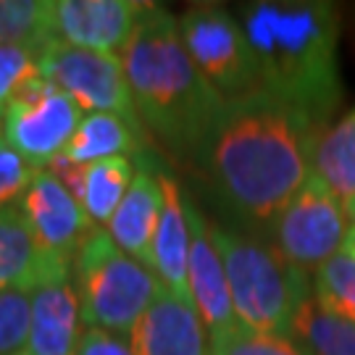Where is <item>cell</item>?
Returning <instances> with one entry per match:
<instances>
[{"label":"cell","mask_w":355,"mask_h":355,"mask_svg":"<svg viewBox=\"0 0 355 355\" xmlns=\"http://www.w3.org/2000/svg\"><path fill=\"white\" fill-rule=\"evenodd\" d=\"M318 132L300 111L261 92L224 108L198 166L216 198L242 224L266 234L271 221L311 177Z\"/></svg>","instance_id":"cell-1"},{"label":"cell","mask_w":355,"mask_h":355,"mask_svg":"<svg viewBox=\"0 0 355 355\" xmlns=\"http://www.w3.org/2000/svg\"><path fill=\"white\" fill-rule=\"evenodd\" d=\"M237 19L255 53L263 92L318 129L329 127L345 98L337 8L324 0H255L240 6Z\"/></svg>","instance_id":"cell-2"},{"label":"cell","mask_w":355,"mask_h":355,"mask_svg":"<svg viewBox=\"0 0 355 355\" xmlns=\"http://www.w3.org/2000/svg\"><path fill=\"white\" fill-rule=\"evenodd\" d=\"M121 64L142 127L179 158L198 164L227 105L192 64L179 37L177 16L158 3H148Z\"/></svg>","instance_id":"cell-3"},{"label":"cell","mask_w":355,"mask_h":355,"mask_svg":"<svg viewBox=\"0 0 355 355\" xmlns=\"http://www.w3.org/2000/svg\"><path fill=\"white\" fill-rule=\"evenodd\" d=\"M211 234L224 261L240 329L292 334L300 305L313 295L311 277L290 266L271 242L255 234L218 224H211Z\"/></svg>","instance_id":"cell-4"},{"label":"cell","mask_w":355,"mask_h":355,"mask_svg":"<svg viewBox=\"0 0 355 355\" xmlns=\"http://www.w3.org/2000/svg\"><path fill=\"white\" fill-rule=\"evenodd\" d=\"M71 279L82 303L85 327L121 337L132 331L164 290L155 271L124 253L103 227L92 229L76 250Z\"/></svg>","instance_id":"cell-5"},{"label":"cell","mask_w":355,"mask_h":355,"mask_svg":"<svg viewBox=\"0 0 355 355\" xmlns=\"http://www.w3.org/2000/svg\"><path fill=\"white\" fill-rule=\"evenodd\" d=\"M179 37L192 64L224 105L263 92L261 69L240 19L218 3H198L177 16Z\"/></svg>","instance_id":"cell-6"},{"label":"cell","mask_w":355,"mask_h":355,"mask_svg":"<svg viewBox=\"0 0 355 355\" xmlns=\"http://www.w3.org/2000/svg\"><path fill=\"white\" fill-rule=\"evenodd\" d=\"M266 234L290 266L313 277L345 248L350 216L329 187L311 171L308 182L282 208Z\"/></svg>","instance_id":"cell-7"},{"label":"cell","mask_w":355,"mask_h":355,"mask_svg":"<svg viewBox=\"0 0 355 355\" xmlns=\"http://www.w3.org/2000/svg\"><path fill=\"white\" fill-rule=\"evenodd\" d=\"M42 76L85 108L87 114H116L142 132L124 64L111 53L74 48L61 40L48 42L37 53Z\"/></svg>","instance_id":"cell-8"},{"label":"cell","mask_w":355,"mask_h":355,"mask_svg":"<svg viewBox=\"0 0 355 355\" xmlns=\"http://www.w3.org/2000/svg\"><path fill=\"white\" fill-rule=\"evenodd\" d=\"M82 121V108L45 76L32 79L3 111V137L21 158L45 168Z\"/></svg>","instance_id":"cell-9"},{"label":"cell","mask_w":355,"mask_h":355,"mask_svg":"<svg viewBox=\"0 0 355 355\" xmlns=\"http://www.w3.org/2000/svg\"><path fill=\"white\" fill-rule=\"evenodd\" d=\"M187 218H190V263H187V282H190V300L198 311L211 337L214 353L224 343H229L237 331L240 321L234 316V305L229 295L227 271L218 255V248L211 234V224L205 221L200 208L187 200Z\"/></svg>","instance_id":"cell-10"},{"label":"cell","mask_w":355,"mask_h":355,"mask_svg":"<svg viewBox=\"0 0 355 355\" xmlns=\"http://www.w3.org/2000/svg\"><path fill=\"white\" fill-rule=\"evenodd\" d=\"M19 205H21V214L40 245L48 253L74 263L76 250L95 229L85 205L79 203L48 168H40L35 174L24 200Z\"/></svg>","instance_id":"cell-11"},{"label":"cell","mask_w":355,"mask_h":355,"mask_svg":"<svg viewBox=\"0 0 355 355\" xmlns=\"http://www.w3.org/2000/svg\"><path fill=\"white\" fill-rule=\"evenodd\" d=\"M145 8L140 0H53V32L66 45L116 55Z\"/></svg>","instance_id":"cell-12"},{"label":"cell","mask_w":355,"mask_h":355,"mask_svg":"<svg viewBox=\"0 0 355 355\" xmlns=\"http://www.w3.org/2000/svg\"><path fill=\"white\" fill-rule=\"evenodd\" d=\"M129 345L135 355H214L195 305L166 287L132 327Z\"/></svg>","instance_id":"cell-13"},{"label":"cell","mask_w":355,"mask_h":355,"mask_svg":"<svg viewBox=\"0 0 355 355\" xmlns=\"http://www.w3.org/2000/svg\"><path fill=\"white\" fill-rule=\"evenodd\" d=\"M66 277H71V263L40 245L21 205L0 211V290L35 292L40 284Z\"/></svg>","instance_id":"cell-14"},{"label":"cell","mask_w":355,"mask_h":355,"mask_svg":"<svg viewBox=\"0 0 355 355\" xmlns=\"http://www.w3.org/2000/svg\"><path fill=\"white\" fill-rule=\"evenodd\" d=\"M82 303L74 279H55L32 292L24 355H74L82 337Z\"/></svg>","instance_id":"cell-15"},{"label":"cell","mask_w":355,"mask_h":355,"mask_svg":"<svg viewBox=\"0 0 355 355\" xmlns=\"http://www.w3.org/2000/svg\"><path fill=\"white\" fill-rule=\"evenodd\" d=\"M161 192H164V205H161L158 227H155V237H153L150 268L171 295L190 300L187 263H190L192 234L190 218H187V198L177 179L164 168H161Z\"/></svg>","instance_id":"cell-16"},{"label":"cell","mask_w":355,"mask_h":355,"mask_svg":"<svg viewBox=\"0 0 355 355\" xmlns=\"http://www.w3.org/2000/svg\"><path fill=\"white\" fill-rule=\"evenodd\" d=\"M164 205L161 192V168H153L142 161L137 166L135 182L129 187L127 198L116 208L114 218L108 221V237L132 258L150 266L153 258V237L158 227V216Z\"/></svg>","instance_id":"cell-17"},{"label":"cell","mask_w":355,"mask_h":355,"mask_svg":"<svg viewBox=\"0 0 355 355\" xmlns=\"http://www.w3.org/2000/svg\"><path fill=\"white\" fill-rule=\"evenodd\" d=\"M311 171L345 205L350 224L355 227V105L318 132Z\"/></svg>","instance_id":"cell-18"},{"label":"cell","mask_w":355,"mask_h":355,"mask_svg":"<svg viewBox=\"0 0 355 355\" xmlns=\"http://www.w3.org/2000/svg\"><path fill=\"white\" fill-rule=\"evenodd\" d=\"M142 132L132 127L116 114H85L79 127H76L74 137L69 140L64 148V158L74 161V164L89 166L105 161V158H116V155H127L129 153L142 150Z\"/></svg>","instance_id":"cell-19"},{"label":"cell","mask_w":355,"mask_h":355,"mask_svg":"<svg viewBox=\"0 0 355 355\" xmlns=\"http://www.w3.org/2000/svg\"><path fill=\"white\" fill-rule=\"evenodd\" d=\"M292 337L311 355H355V321L327 311L313 295L292 321Z\"/></svg>","instance_id":"cell-20"},{"label":"cell","mask_w":355,"mask_h":355,"mask_svg":"<svg viewBox=\"0 0 355 355\" xmlns=\"http://www.w3.org/2000/svg\"><path fill=\"white\" fill-rule=\"evenodd\" d=\"M135 174H137V166L127 155H116V158H105L87 166L82 205L95 227H108L116 208L127 198Z\"/></svg>","instance_id":"cell-21"},{"label":"cell","mask_w":355,"mask_h":355,"mask_svg":"<svg viewBox=\"0 0 355 355\" xmlns=\"http://www.w3.org/2000/svg\"><path fill=\"white\" fill-rule=\"evenodd\" d=\"M53 40V0H0V45L40 53Z\"/></svg>","instance_id":"cell-22"},{"label":"cell","mask_w":355,"mask_h":355,"mask_svg":"<svg viewBox=\"0 0 355 355\" xmlns=\"http://www.w3.org/2000/svg\"><path fill=\"white\" fill-rule=\"evenodd\" d=\"M313 297L327 311L355 321V227L340 253L313 274Z\"/></svg>","instance_id":"cell-23"},{"label":"cell","mask_w":355,"mask_h":355,"mask_svg":"<svg viewBox=\"0 0 355 355\" xmlns=\"http://www.w3.org/2000/svg\"><path fill=\"white\" fill-rule=\"evenodd\" d=\"M32 316V292L0 290V355L24 353Z\"/></svg>","instance_id":"cell-24"},{"label":"cell","mask_w":355,"mask_h":355,"mask_svg":"<svg viewBox=\"0 0 355 355\" xmlns=\"http://www.w3.org/2000/svg\"><path fill=\"white\" fill-rule=\"evenodd\" d=\"M37 51L24 45H0V116L8 108V103L32 82L40 79Z\"/></svg>","instance_id":"cell-25"},{"label":"cell","mask_w":355,"mask_h":355,"mask_svg":"<svg viewBox=\"0 0 355 355\" xmlns=\"http://www.w3.org/2000/svg\"><path fill=\"white\" fill-rule=\"evenodd\" d=\"M40 168L21 158L11 145L0 142V211L19 205Z\"/></svg>","instance_id":"cell-26"},{"label":"cell","mask_w":355,"mask_h":355,"mask_svg":"<svg viewBox=\"0 0 355 355\" xmlns=\"http://www.w3.org/2000/svg\"><path fill=\"white\" fill-rule=\"evenodd\" d=\"M214 355H311L292 334H258L240 329Z\"/></svg>","instance_id":"cell-27"},{"label":"cell","mask_w":355,"mask_h":355,"mask_svg":"<svg viewBox=\"0 0 355 355\" xmlns=\"http://www.w3.org/2000/svg\"><path fill=\"white\" fill-rule=\"evenodd\" d=\"M74 355H135V353H132L129 340H124L121 334L95 329V327H85Z\"/></svg>","instance_id":"cell-28"},{"label":"cell","mask_w":355,"mask_h":355,"mask_svg":"<svg viewBox=\"0 0 355 355\" xmlns=\"http://www.w3.org/2000/svg\"><path fill=\"white\" fill-rule=\"evenodd\" d=\"M48 171H51L53 177L58 179L61 184H64L66 190L74 195L76 200L82 203V198H85V179H87V166L82 164H74V161H69L64 155H55L51 164L45 166Z\"/></svg>","instance_id":"cell-29"},{"label":"cell","mask_w":355,"mask_h":355,"mask_svg":"<svg viewBox=\"0 0 355 355\" xmlns=\"http://www.w3.org/2000/svg\"><path fill=\"white\" fill-rule=\"evenodd\" d=\"M0 142H3V116H0Z\"/></svg>","instance_id":"cell-30"},{"label":"cell","mask_w":355,"mask_h":355,"mask_svg":"<svg viewBox=\"0 0 355 355\" xmlns=\"http://www.w3.org/2000/svg\"><path fill=\"white\" fill-rule=\"evenodd\" d=\"M16 355H24V353H16Z\"/></svg>","instance_id":"cell-31"}]
</instances>
